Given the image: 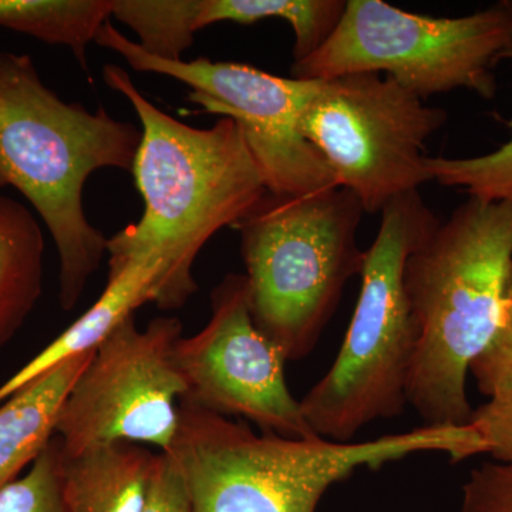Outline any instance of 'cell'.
Segmentation results:
<instances>
[{
  "instance_id": "cell-14",
  "label": "cell",
  "mask_w": 512,
  "mask_h": 512,
  "mask_svg": "<svg viewBox=\"0 0 512 512\" xmlns=\"http://www.w3.org/2000/svg\"><path fill=\"white\" fill-rule=\"evenodd\" d=\"M93 352L72 357L0 404V491L56 436L64 400Z\"/></svg>"
},
{
  "instance_id": "cell-11",
  "label": "cell",
  "mask_w": 512,
  "mask_h": 512,
  "mask_svg": "<svg viewBox=\"0 0 512 512\" xmlns=\"http://www.w3.org/2000/svg\"><path fill=\"white\" fill-rule=\"evenodd\" d=\"M211 308L207 326L174 345L187 389L183 402L251 420L264 433L286 439L319 437L289 390L284 353L256 328L245 275H228L212 291Z\"/></svg>"
},
{
  "instance_id": "cell-5",
  "label": "cell",
  "mask_w": 512,
  "mask_h": 512,
  "mask_svg": "<svg viewBox=\"0 0 512 512\" xmlns=\"http://www.w3.org/2000/svg\"><path fill=\"white\" fill-rule=\"evenodd\" d=\"M363 214L340 185L306 195L268 191L235 225L252 318L288 362L315 349L349 279L362 272L357 229Z\"/></svg>"
},
{
  "instance_id": "cell-17",
  "label": "cell",
  "mask_w": 512,
  "mask_h": 512,
  "mask_svg": "<svg viewBox=\"0 0 512 512\" xmlns=\"http://www.w3.org/2000/svg\"><path fill=\"white\" fill-rule=\"evenodd\" d=\"M346 2L343 0H202V29L214 23L252 25L265 19L289 23L295 35L293 60L308 59L336 29Z\"/></svg>"
},
{
  "instance_id": "cell-6",
  "label": "cell",
  "mask_w": 512,
  "mask_h": 512,
  "mask_svg": "<svg viewBox=\"0 0 512 512\" xmlns=\"http://www.w3.org/2000/svg\"><path fill=\"white\" fill-rule=\"evenodd\" d=\"M365 251L360 292L345 340L328 373L303 396L306 423L322 439L349 443L377 420L403 416L416 330L404 286L407 258L439 218L419 191L383 208Z\"/></svg>"
},
{
  "instance_id": "cell-24",
  "label": "cell",
  "mask_w": 512,
  "mask_h": 512,
  "mask_svg": "<svg viewBox=\"0 0 512 512\" xmlns=\"http://www.w3.org/2000/svg\"><path fill=\"white\" fill-rule=\"evenodd\" d=\"M143 512H192L187 484L171 454H157Z\"/></svg>"
},
{
  "instance_id": "cell-18",
  "label": "cell",
  "mask_w": 512,
  "mask_h": 512,
  "mask_svg": "<svg viewBox=\"0 0 512 512\" xmlns=\"http://www.w3.org/2000/svg\"><path fill=\"white\" fill-rule=\"evenodd\" d=\"M201 9L202 0H114L113 16L134 30L148 55L183 60L202 30Z\"/></svg>"
},
{
  "instance_id": "cell-7",
  "label": "cell",
  "mask_w": 512,
  "mask_h": 512,
  "mask_svg": "<svg viewBox=\"0 0 512 512\" xmlns=\"http://www.w3.org/2000/svg\"><path fill=\"white\" fill-rule=\"evenodd\" d=\"M512 43V0L458 18L417 15L380 2L348 0L329 39L292 74L328 80L380 73L421 100L466 89L485 100L497 93L495 66Z\"/></svg>"
},
{
  "instance_id": "cell-23",
  "label": "cell",
  "mask_w": 512,
  "mask_h": 512,
  "mask_svg": "<svg viewBox=\"0 0 512 512\" xmlns=\"http://www.w3.org/2000/svg\"><path fill=\"white\" fill-rule=\"evenodd\" d=\"M468 426L483 440L485 454L501 463L512 461V390L474 409Z\"/></svg>"
},
{
  "instance_id": "cell-3",
  "label": "cell",
  "mask_w": 512,
  "mask_h": 512,
  "mask_svg": "<svg viewBox=\"0 0 512 512\" xmlns=\"http://www.w3.org/2000/svg\"><path fill=\"white\" fill-rule=\"evenodd\" d=\"M143 131L66 103L28 55L0 50V190L15 188L45 222L60 261V305L72 311L107 254L87 220L84 184L103 168L133 171Z\"/></svg>"
},
{
  "instance_id": "cell-1",
  "label": "cell",
  "mask_w": 512,
  "mask_h": 512,
  "mask_svg": "<svg viewBox=\"0 0 512 512\" xmlns=\"http://www.w3.org/2000/svg\"><path fill=\"white\" fill-rule=\"evenodd\" d=\"M103 79L130 101L143 131L131 171L143 217L107 241V254L160 259L154 303L178 309L197 292L192 266L201 249L248 217L268 188L237 121L222 117L210 128L191 127L158 109L117 64L104 66Z\"/></svg>"
},
{
  "instance_id": "cell-10",
  "label": "cell",
  "mask_w": 512,
  "mask_h": 512,
  "mask_svg": "<svg viewBox=\"0 0 512 512\" xmlns=\"http://www.w3.org/2000/svg\"><path fill=\"white\" fill-rule=\"evenodd\" d=\"M181 333L180 319L163 316L141 330L131 315L97 346L57 420L64 453L119 441L171 450L187 392L173 357Z\"/></svg>"
},
{
  "instance_id": "cell-19",
  "label": "cell",
  "mask_w": 512,
  "mask_h": 512,
  "mask_svg": "<svg viewBox=\"0 0 512 512\" xmlns=\"http://www.w3.org/2000/svg\"><path fill=\"white\" fill-rule=\"evenodd\" d=\"M501 60H512V43ZM426 167L431 181L460 188L468 197L512 201V137L497 150L477 157H427Z\"/></svg>"
},
{
  "instance_id": "cell-2",
  "label": "cell",
  "mask_w": 512,
  "mask_h": 512,
  "mask_svg": "<svg viewBox=\"0 0 512 512\" xmlns=\"http://www.w3.org/2000/svg\"><path fill=\"white\" fill-rule=\"evenodd\" d=\"M512 264V201L468 197L404 268L416 330L407 403L423 426H467L471 363L493 339Z\"/></svg>"
},
{
  "instance_id": "cell-8",
  "label": "cell",
  "mask_w": 512,
  "mask_h": 512,
  "mask_svg": "<svg viewBox=\"0 0 512 512\" xmlns=\"http://www.w3.org/2000/svg\"><path fill=\"white\" fill-rule=\"evenodd\" d=\"M447 111L380 73L318 80L301 131L329 165L336 183L367 214L429 183L426 141L447 123Z\"/></svg>"
},
{
  "instance_id": "cell-15",
  "label": "cell",
  "mask_w": 512,
  "mask_h": 512,
  "mask_svg": "<svg viewBox=\"0 0 512 512\" xmlns=\"http://www.w3.org/2000/svg\"><path fill=\"white\" fill-rule=\"evenodd\" d=\"M45 238L22 204L0 194V349L22 328L42 295Z\"/></svg>"
},
{
  "instance_id": "cell-21",
  "label": "cell",
  "mask_w": 512,
  "mask_h": 512,
  "mask_svg": "<svg viewBox=\"0 0 512 512\" xmlns=\"http://www.w3.org/2000/svg\"><path fill=\"white\" fill-rule=\"evenodd\" d=\"M470 373L478 392L488 399L512 390V264L505 282L500 325L487 348L471 363Z\"/></svg>"
},
{
  "instance_id": "cell-12",
  "label": "cell",
  "mask_w": 512,
  "mask_h": 512,
  "mask_svg": "<svg viewBox=\"0 0 512 512\" xmlns=\"http://www.w3.org/2000/svg\"><path fill=\"white\" fill-rule=\"evenodd\" d=\"M109 282L96 303L0 386V404L74 356L93 352L136 309L154 302L163 274L160 259H109Z\"/></svg>"
},
{
  "instance_id": "cell-16",
  "label": "cell",
  "mask_w": 512,
  "mask_h": 512,
  "mask_svg": "<svg viewBox=\"0 0 512 512\" xmlns=\"http://www.w3.org/2000/svg\"><path fill=\"white\" fill-rule=\"evenodd\" d=\"M114 0H0V28L67 46L87 69V47L113 16Z\"/></svg>"
},
{
  "instance_id": "cell-13",
  "label": "cell",
  "mask_w": 512,
  "mask_h": 512,
  "mask_svg": "<svg viewBox=\"0 0 512 512\" xmlns=\"http://www.w3.org/2000/svg\"><path fill=\"white\" fill-rule=\"evenodd\" d=\"M157 454L140 444H101L63 451V495L69 512H143Z\"/></svg>"
},
{
  "instance_id": "cell-22",
  "label": "cell",
  "mask_w": 512,
  "mask_h": 512,
  "mask_svg": "<svg viewBox=\"0 0 512 512\" xmlns=\"http://www.w3.org/2000/svg\"><path fill=\"white\" fill-rule=\"evenodd\" d=\"M457 512H512V461H490L471 470Z\"/></svg>"
},
{
  "instance_id": "cell-20",
  "label": "cell",
  "mask_w": 512,
  "mask_h": 512,
  "mask_svg": "<svg viewBox=\"0 0 512 512\" xmlns=\"http://www.w3.org/2000/svg\"><path fill=\"white\" fill-rule=\"evenodd\" d=\"M0 512H69L63 495V444L53 437L26 476L0 491Z\"/></svg>"
},
{
  "instance_id": "cell-4",
  "label": "cell",
  "mask_w": 512,
  "mask_h": 512,
  "mask_svg": "<svg viewBox=\"0 0 512 512\" xmlns=\"http://www.w3.org/2000/svg\"><path fill=\"white\" fill-rule=\"evenodd\" d=\"M423 453L460 463L485 454V446L468 424L349 443L286 439L181 400L168 451L183 473L192 512H316L323 495L356 471Z\"/></svg>"
},
{
  "instance_id": "cell-9",
  "label": "cell",
  "mask_w": 512,
  "mask_h": 512,
  "mask_svg": "<svg viewBox=\"0 0 512 512\" xmlns=\"http://www.w3.org/2000/svg\"><path fill=\"white\" fill-rule=\"evenodd\" d=\"M97 45L123 57L131 69L171 77L190 87L188 100L205 113L237 121L272 194L306 195L338 187L329 165L301 131L318 80L275 76L249 64L165 60L148 55L109 22Z\"/></svg>"
}]
</instances>
